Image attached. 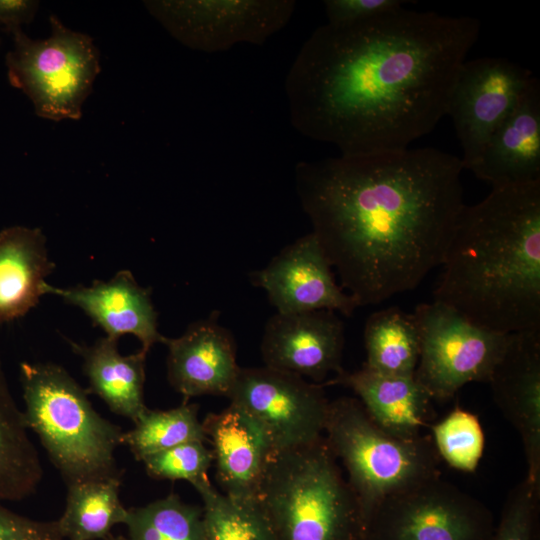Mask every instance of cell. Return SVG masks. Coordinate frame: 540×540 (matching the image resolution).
I'll return each mask as SVG.
<instances>
[{
	"label": "cell",
	"instance_id": "277c9868",
	"mask_svg": "<svg viewBox=\"0 0 540 540\" xmlns=\"http://www.w3.org/2000/svg\"><path fill=\"white\" fill-rule=\"evenodd\" d=\"M257 500L275 540H364L358 502L325 436L275 454Z\"/></svg>",
	"mask_w": 540,
	"mask_h": 540
},
{
	"label": "cell",
	"instance_id": "2e32d148",
	"mask_svg": "<svg viewBox=\"0 0 540 540\" xmlns=\"http://www.w3.org/2000/svg\"><path fill=\"white\" fill-rule=\"evenodd\" d=\"M167 378L175 391L189 398L201 395L228 397L238 376L236 343L219 324L216 312L196 321L177 338H166Z\"/></svg>",
	"mask_w": 540,
	"mask_h": 540
},
{
	"label": "cell",
	"instance_id": "4dcf8cb0",
	"mask_svg": "<svg viewBox=\"0 0 540 540\" xmlns=\"http://www.w3.org/2000/svg\"><path fill=\"white\" fill-rule=\"evenodd\" d=\"M540 490L526 477L508 494L491 540H540Z\"/></svg>",
	"mask_w": 540,
	"mask_h": 540
},
{
	"label": "cell",
	"instance_id": "7c38bea8",
	"mask_svg": "<svg viewBox=\"0 0 540 540\" xmlns=\"http://www.w3.org/2000/svg\"><path fill=\"white\" fill-rule=\"evenodd\" d=\"M533 77L530 70L505 58L482 57L463 63L446 115L459 139L464 169L473 166Z\"/></svg>",
	"mask_w": 540,
	"mask_h": 540
},
{
	"label": "cell",
	"instance_id": "836d02e7",
	"mask_svg": "<svg viewBox=\"0 0 540 540\" xmlns=\"http://www.w3.org/2000/svg\"><path fill=\"white\" fill-rule=\"evenodd\" d=\"M39 2L31 0H0V27L12 32L30 23L38 10Z\"/></svg>",
	"mask_w": 540,
	"mask_h": 540
},
{
	"label": "cell",
	"instance_id": "7a4b0ae2",
	"mask_svg": "<svg viewBox=\"0 0 540 540\" xmlns=\"http://www.w3.org/2000/svg\"><path fill=\"white\" fill-rule=\"evenodd\" d=\"M460 157L434 148L301 161L295 188L341 288L358 306L441 266L464 207Z\"/></svg>",
	"mask_w": 540,
	"mask_h": 540
},
{
	"label": "cell",
	"instance_id": "44dd1931",
	"mask_svg": "<svg viewBox=\"0 0 540 540\" xmlns=\"http://www.w3.org/2000/svg\"><path fill=\"white\" fill-rule=\"evenodd\" d=\"M54 268L41 229L18 225L0 232V325L23 317L39 303Z\"/></svg>",
	"mask_w": 540,
	"mask_h": 540
},
{
	"label": "cell",
	"instance_id": "52a82bcc",
	"mask_svg": "<svg viewBox=\"0 0 540 540\" xmlns=\"http://www.w3.org/2000/svg\"><path fill=\"white\" fill-rule=\"evenodd\" d=\"M50 35L31 39L13 33L14 46L6 55L9 82L32 102L37 116L78 120L100 72L99 51L93 39L49 16Z\"/></svg>",
	"mask_w": 540,
	"mask_h": 540
},
{
	"label": "cell",
	"instance_id": "ac0fdd59",
	"mask_svg": "<svg viewBox=\"0 0 540 540\" xmlns=\"http://www.w3.org/2000/svg\"><path fill=\"white\" fill-rule=\"evenodd\" d=\"M211 444L216 480L223 494L257 499L268 464L275 455L261 427L233 404L202 421Z\"/></svg>",
	"mask_w": 540,
	"mask_h": 540
},
{
	"label": "cell",
	"instance_id": "9c48e42d",
	"mask_svg": "<svg viewBox=\"0 0 540 540\" xmlns=\"http://www.w3.org/2000/svg\"><path fill=\"white\" fill-rule=\"evenodd\" d=\"M495 526L483 503L438 476L385 499L364 540H491Z\"/></svg>",
	"mask_w": 540,
	"mask_h": 540
},
{
	"label": "cell",
	"instance_id": "ffe728a7",
	"mask_svg": "<svg viewBox=\"0 0 540 540\" xmlns=\"http://www.w3.org/2000/svg\"><path fill=\"white\" fill-rule=\"evenodd\" d=\"M326 385L351 389L371 420L382 430L401 439H416L430 427L432 398L414 376L386 375L364 366L342 370Z\"/></svg>",
	"mask_w": 540,
	"mask_h": 540
},
{
	"label": "cell",
	"instance_id": "3957f363",
	"mask_svg": "<svg viewBox=\"0 0 540 540\" xmlns=\"http://www.w3.org/2000/svg\"><path fill=\"white\" fill-rule=\"evenodd\" d=\"M433 301L504 334L540 329V179L462 208Z\"/></svg>",
	"mask_w": 540,
	"mask_h": 540
},
{
	"label": "cell",
	"instance_id": "5b68a950",
	"mask_svg": "<svg viewBox=\"0 0 540 540\" xmlns=\"http://www.w3.org/2000/svg\"><path fill=\"white\" fill-rule=\"evenodd\" d=\"M23 415L66 483L120 475L115 451L124 431L99 415L60 365L20 364Z\"/></svg>",
	"mask_w": 540,
	"mask_h": 540
},
{
	"label": "cell",
	"instance_id": "4fadbf2b",
	"mask_svg": "<svg viewBox=\"0 0 540 540\" xmlns=\"http://www.w3.org/2000/svg\"><path fill=\"white\" fill-rule=\"evenodd\" d=\"M250 279L261 287L277 313L338 311L350 317L356 300L337 285L332 266L316 236L310 232L285 246Z\"/></svg>",
	"mask_w": 540,
	"mask_h": 540
},
{
	"label": "cell",
	"instance_id": "f546056e",
	"mask_svg": "<svg viewBox=\"0 0 540 540\" xmlns=\"http://www.w3.org/2000/svg\"><path fill=\"white\" fill-rule=\"evenodd\" d=\"M141 462L147 474L155 479L185 480L195 488L209 480L213 455L205 442L190 441L151 454Z\"/></svg>",
	"mask_w": 540,
	"mask_h": 540
},
{
	"label": "cell",
	"instance_id": "5bb4252c",
	"mask_svg": "<svg viewBox=\"0 0 540 540\" xmlns=\"http://www.w3.org/2000/svg\"><path fill=\"white\" fill-rule=\"evenodd\" d=\"M344 324L331 310L272 315L260 351L264 366L288 371L321 384L342 368Z\"/></svg>",
	"mask_w": 540,
	"mask_h": 540
},
{
	"label": "cell",
	"instance_id": "d6986e66",
	"mask_svg": "<svg viewBox=\"0 0 540 540\" xmlns=\"http://www.w3.org/2000/svg\"><path fill=\"white\" fill-rule=\"evenodd\" d=\"M469 170L492 187L540 179V82L536 76Z\"/></svg>",
	"mask_w": 540,
	"mask_h": 540
},
{
	"label": "cell",
	"instance_id": "e575fe53",
	"mask_svg": "<svg viewBox=\"0 0 540 540\" xmlns=\"http://www.w3.org/2000/svg\"><path fill=\"white\" fill-rule=\"evenodd\" d=\"M104 540H129L128 537H124L122 535H112L109 534Z\"/></svg>",
	"mask_w": 540,
	"mask_h": 540
},
{
	"label": "cell",
	"instance_id": "83f0119b",
	"mask_svg": "<svg viewBox=\"0 0 540 540\" xmlns=\"http://www.w3.org/2000/svg\"><path fill=\"white\" fill-rule=\"evenodd\" d=\"M125 525L129 540H205L203 508L174 493L128 509Z\"/></svg>",
	"mask_w": 540,
	"mask_h": 540
},
{
	"label": "cell",
	"instance_id": "4316f807",
	"mask_svg": "<svg viewBox=\"0 0 540 540\" xmlns=\"http://www.w3.org/2000/svg\"><path fill=\"white\" fill-rule=\"evenodd\" d=\"M198 411L199 406L188 401L168 410L147 408L134 427L124 433L123 444L138 461H142L151 454L182 443L207 442Z\"/></svg>",
	"mask_w": 540,
	"mask_h": 540
},
{
	"label": "cell",
	"instance_id": "ba28073f",
	"mask_svg": "<svg viewBox=\"0 0 540 540\" xmlns=\"http://www.w3.org/2000/svg\"><path fill=\"white\" fill-rule=\"evenodd\" d=\"M412 314L421 342L414 378L432 400L448 401L470 382H488L509 334L480 327L436 301Z\"/></svg>",
	"mask_w": 540,
	"mask_h": 540
},
{
	"label": "cell",
	"instance_id": "e0dca14e",
	"mask_svg": "<svg viewBox=\"0 0 540 540\" xmlns=\"http://www.w3.org/2000/svg\"><path fill=\"white\" fill-rule=\"evenodd\" d=\"M47 294L81 309L107 337L118 340L130 334L149 352L165 337L158 330V313L151 299V289L142 287L128 270H121L110 280H96L90 286L58 288L49 284Z\"/></svg>",
	"mask_w": 540,
	"mask_h": 540
},
{
	"label": "cell",
	"instance_id": "cb8c5ba5",
	"mask_svg": "<svg viewBox=\"0 0 540 540\" xmlns=\"http://www.w3.org/2000/svg\"><path fill=\"white\" fill-rule=\"evenodd\" d=\"M121 474L67 484L66 506L57 520L63 538L105 539L117 524H125L128 509L119 497Z\"/></svg>",
	"mask_w": 540,
	"mask_h": 540
},
{
	"label": "cell",
	"instance_id": "8fae6325",
	"mask_svg": "<svg viewBox=\"0 0 540 540\" xmlns=\"http://www.w3.org/2000/svg\"><path fill=\"white\" fill-rule=\"evenodd\" d=\"M227 398L261 427L274 454L323 436L330 402L323 384L267 366L240 367Z\"/></svg>",
	"mask_w": 540,
	"mask_h": 540
},
{
	"label": "cell",
	"instance_id": "f1b7e54d",
	"mask_svg": "<svg viewBox=\"0 0 540 540\" xmlns=\"http://www.w3.org/2000/svg\"><path fill=\"white\" fill-rule=\"evenodd\" d=\"M431 439L439 458L462 472H474L485 444L479 418L456 406L446 417L430 425Z\"/></svg>",
	"mask_w": 540,
	"mask_h": 540
},
{
	"label": "cell",
	"instance_id": "d6a6232c",
	"mask_svg": "<svg viewBox=\"0 0 540 540\" xmlns=\"http://www.w3.org/2000/svg\"><path fill=\"white\" fill-rule=\"evenodd\" d=\"M404 0H326L324 1L327 23L352 24L385 11L404 6Z\"/></svg>",
	"mask_w": 540,
	"mask_h": 540
},
{
	"label": "cell",
	"instance_id": "6da1fadb",
	"mask_svg": "<svg viewBox=\"0 0 540 540\" xmlns=\"http://www.w3.org/2000/svg\"><path fill=\"white\" fill-rule=\"evenodd\" d=\"M480 21L400 6L317 27L285 79L290 121L340 155L403 150L446 116Z\"/></svg>",
	"mask_w": 540,
	"mask_h": 540
},
{
	"label": "cell",
	"instance_id": "484cf974",
	"mask_svg": "<svg viewBox=\"0 0 540 540\" xmlns=\"http://www.w3.org/2000/svg\"><path fill=\"white\" fill-rule=\"evenodd\" d=\"M195 489L203 501L205 540H275L257 499L229 497L209 480Z\"/></svg>",
	"mask_w": 540,
	"mask_h": 540
},
{
	"label": "cell",
	"instance_id": "d4e9b609",
	"mask_svg": "<svg viewBox=\"0 0 540 540\" xmlns=\"http://www.w3.org/2000/svg\"><path fill=\"white\" fill-rule=\"evenodd\" d=\"M364 367L386 375L414 376L420 333L413 314L396 306L372 313L364 328Z\"/></svg>",
	"mask_w": 540,
	"mask_h": 540
},
{
	"label": "cell",
	"instance_id": "9a60e30c",
	"mask_svg": "<svg viewBox=\"0 0 540 540\" xmlns=\"http://www.w3.org/2000/svg\"><path fill=\"white\" fill-rule=\"evenodd\" d=\"M488 383L498 408L520 435L526 477L540 490V329L509 334Z\"/></svg>",
	"mask_w": 540,
	"mask_h": 540
},
{
	"label": "cell",
	"instance_id": "603a6c76",
	"mask_svg": "<svg viewBox=\"0 0 540 540\" xmlns=\"http://www.w3.org/2000/svg\"><path fill=\"white\" fill-rule=\"evenodd\" d=\"M43 476L38 451L28 435L23 411L9 389L0 360V500L33 494Z\"/></svg>",
	"mask_w": 540,
	"mask_h": 540
},
{
	"label": "cell",
	"instance_id": "30bf717a",
	"mask_svg": "<svg viewBox=\"0 0 540 540\" xmlns=\"http://www.w3.org/2000/svg\"><path fill=\"white\" fill-rule=\"evenodd\" d=\"M144 6L182 45L224 52L239 44L263 45L294 14L293 0H156Z\"/></svg>",
	"mask_w": 540,
	"mask_h": 540
},
{
	"label": "cell",
	"instance_id": "8992f818",
	"mask_svg": "<svg viewBox=\"0 0 540 540\" xmlns=\"http://www.w3.org/2000/svg\"><path fill=\"white\" fill-rule=\"evenodd\" d=\"M324 432L346 469L364 530L385 499L440 476V458L430 436L408 440L390 435L371 420L357 398L329 402Z\"/></svg>",
	"mask_w": 540,
	"mask_h": 540
},
{
	"label": "cell",
	"instance_id": "7402d4cb",
	"mask_svg": "<svg viewBox=\"0 0 540 540\" xmlns=\"http://www.w3.org/2000/svg\"><path fill=\"white\" fill-rule=\"evenodd\" d=\"M118 340L104 336L91 346L71 342L83 360V370L89 381V392L99 396L109 409L134 423L148 408L144 402V350L121 355Z\"/></svg>",
	"mask_w": 540,
	"mask_h": 540
},
{
	"label": "cell",
	"instance_id": "1f68e13d",
	"mask_svg": "<svg viewBox=\"0 0 540 540\" xmlns=\"http://www.w3.org/2000/svg\"><path fill=\"white\" fill-rule=\"evenodd\" d=\"M0 540H63L57 521H37L17 513L1 504Z\"/></svg>",
	"mask_w": 540,
	"mask_h": 540
}]
</instances>
